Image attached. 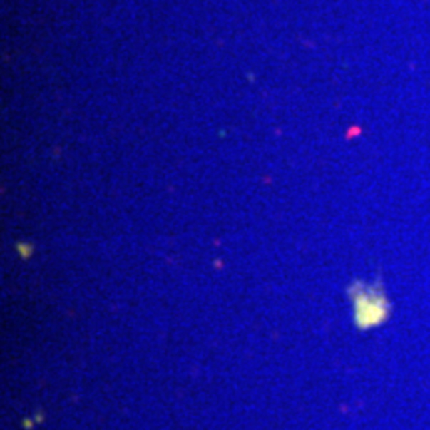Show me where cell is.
I'll use <instances>...</instances> for the list:
<instances>
[{
	"label": "cell",
	"mask_w": 430,
	"mask_h": 430,
	"mask_svg": "<svg viewBox=\"0 0 430 430\" xmlns=\"http://www.w3.org/2000/svg\"><path fill=\"white\" fill-rule=\"evenodd\" d=\"M354 309H357V323L369 327L381 323L389 307L379 289L361 285L354 293Z\"/></svg>",
	"instance_id": "cell-1"
}]
</instances>
